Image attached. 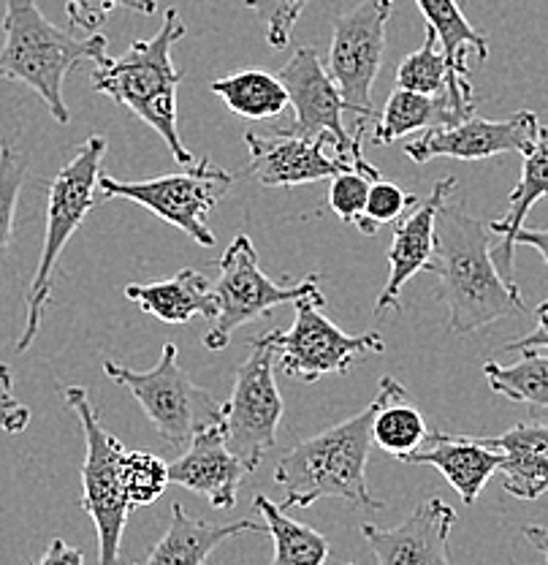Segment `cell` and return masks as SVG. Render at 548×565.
I'll list each match as a JSON object with an SVG mask.
<instances>
[{
  "label": "cell",
  "instance_id": "6da1fadb",
  "mask_svg": "<svg viewBox=\"0 0 548 565\" xmlns=\"http://www.w3.org/2000/svg\"><path fill=\"white\" fill-rule=\"evenodd\" d=\"M492 228L468 215L462 204H443L434 228V253L427 273L440 280L438 297L448 310V332L470 334L503 318L527 313L522 291L499 273Z\"/></svg>",
  "mask_w": 548,
  "mask_h": 565
},
{
  "label": "cell",
  "instance_id": "7a4b0ae2",
  "mask_svg": "<svg viewBox=\"0 0 548 565\" xmlns=\"http://www.w3.org/2000/svg\"><path fill=\"white\" fill-rule=\"evenodd\" d=\"M373 403L351 419L334 424L312 438L299 440L293 449L280 457L275 468V481L286 490L282 509H310L315 500H345L353 509L380 511L367 487V462L373 451Z\"/></svg>",
  "mask_w": 548,
  "mask_h": 565
},
{
  "label": "cell",
  "instance_id": "3957f363",
  "mask_svg": "<svg viewBox=\"0 0 548 565\" xmlns=\"http://www.w3.org/2000/svg\"><path fill=\"white\" fill-rule=\"evenodd\" d=\"M185 33L187 28L180 11L166 9L161 31L152 39L133 41L126 55L104 57L101 63H96L93 87L115 104L131 109L166 141L176 163L191 167L193 156L182 145L176 128V87L182 82V71H176L172 63L174 44L185 39Z\"/></svg>",
  "mask_w": 548,
  "mask_h": 565
},
{
  "label": "cell",
  "instance_id": "277c9868",
  "mask_svg": "<svg viewBox=\"0 0 548 565\" xmlns=\"http://www.w3.org/2000/svg\"><path fill=\"white\" fill-rule=\"evenodd\" d=\"M3 46H0V79L22 82L61 126H68L71 111L63 98V82L79 63H101L106 39L90 33L87 39L61 31L44 17L35 0H3Z\"/></svg>",
  "mask_w": 548,
  "mask_h": 565
},
{
  "label": "cell",
  "instance_id": "5b68a950",
  "mask_svg": "<svg viewBox=\"0 0 548 565\" xmlns=\"http://www.w3.org/2000/svg\"><path fill=\"white\" fill-rule=\"evenodd\" d=\"M106 152V139L93 134L79 145L76 156L71 158L66 167L55 174L50 185V199H46V228H44V245H41L39 267L28 288V318L25 329H22L20 340H17V351L25 353L39 334L41 321H44L46 305L52 297V278H55V267L61 262L63 250H66L68 239L74 237L76 228L87 217V212L101 202L98 196V180H101V163Z\"/></svg>",
  "mask_w": 548,
  "mask_h": 565
},
{
  "label": "cell",
  "instance_id": "8992f818",
  "mask_svg": "<svg viewBox=\"0 0 548 565\" xmlns=\"http://www.w3.org/2000/svg\"><path fill=\"white\" fill-rule=\"evenodd\" d=\"M104 373L133 394L155 433L169 446H185L212 424H223V403L187 375L176 345L166 343L152 370H131L104 359Z\"/></svg>",
  "mask_w": 548,
  "mask_h": 565
},
{
  "label": "cell",
  "instance_id": "52a82bcc",
  "mask_svg": "<svg viewBox=\"0 0 548 565\" xmlns=\"http://www.w3.org/2000/svg\"><path fill=\"white\" fill-rule=\"evenodd\" d=\"M63 399L76 414L85 433L82 465V511H87L98 535V565H120V544L126 533L131 500L122 490L117 455L122 444L104 427L85 386H66Z\"/></svg>",
  "mask_w": 548,
  "mask_h": 565
},
{
  "label": "cell",
  "instance_id": "ba28073f",
  "mask_svg": "<svg viewBox=\"0 0 548 565\" xmlns=\"http://www.w3.org/2000/svg\"><path fill=\"white\" fill-rule=\"evenodd\" d=\"M212 288H215L217 316L212 318L209 332L202 340L204 349L209 351H223L239 327L267 318L280 305L299 302V299L326 302L321 291V275H308L293 286H280V282L269 280L261 273L256 247L245 234L232 239V245L221 256V275Z\"/></svg>",
  "mask_w": 548,
  "mask_h": 565
},
{
  "label": "cell",
  "instance_id": "9c48e42d",
  "mask_svg": "<svg viewBox=\"0 0 548 565\" xmlns=\"http://www.w3.org/2000/svg\"><path fill=\"white\" fill-rule=\"evenodd\" d=\"M234 180L237 177L232 172L217 167L209 158H202L198 163H191L182 174H163L137 182H122L101 172L98 196H101V202H109V199L137 202L161 221L185 232L198 245L212 247L215 245V234L206 226L204 217L206 212L215 210L228 196Z\"/></svg>",
  "mask_w": 548,
  "mask_h": 565
},
{
  "label": "cell",
  "instance_id": "30bf717a",
  "mask_svg": "<svg viewBox=\"0 0 548 565\" xmlns=\"http://www.w3.org/2000/svg\"><path fill=\"white\" fill-rule=\"evenodd\" d=\"M321 299H299L293 302L297 318L291 329H269L258 338L275 351L282 373L304 384H315L323 375L351 373L362 356L386 351V340L380 334H345L332 318L321 313Z\"/></svg>",
  "mask_w": 548,
  "mask_h": 565
},
{
  "label": "cell",
  "instance_id": "8fae6325",
  "mask_svg": "<svg viewBox=\"0 0 548 565\" xmlns=\"http://www.w3.org/2000/svg\"><path fill=\"white\" fill-rule=\"evenodd\" d=\"M277 76L288 90V106H293V120L272 128L275 134H297V137L312 139L323 137L332 141L340 158L362 169L373 167L362 156L364 131H369L367 120H356L353 131H345L343 111H347V104L337 82L321 63L315 46H299Z\"/></svg>",
  "mask_w": 548,
  "mask_h": 565
},
{
  "label": "cell",
  "instance_id": "7c38bea8",
  "mask_svg": "<svg viewBox=\"0 0 548 565\" xmlns=\"http://www.w3.org/2000/svg\"><path fill=\"white\" fill-rule=\"evenodd\" d=\"M394 0H362L334 20L329 74L356 120H375L373 87L386 55V28Z\"/></svg>",
  "mask_w": 548,
  "mask_h": 565
},
{
  "label": "cell",
  "instance_id": "4fadbf2b",
  "mask_svg": "<svg viewBox=\"0 0 548 565\" xmlns=\"http://www.w3.org/2000/svg\"><path fill=\"white\" fill-rule=\"evenodd\" d=\"M250 345L234 375L232 399L223 405V435L228 449L256 470L275 446L286 405L275 381V351L258 338Z\"/></svg>",
  "mask_w": 548,
  "mask_h": 565
},
{
  "label": "cell",
  "instance_id": "5bb4252c",
  "mask_svg": "<svg viewBox=\"0 0 548 565\" xmlns=\"http://www.w3.org/2000/svg\"><path fill=\"white\" fill-rule=\"evenodd\" d=\"M540 131L535 111L522 109L505 120H483L468 117L456 126L429 128L421 137L405 145V156L416 163H429L434 158H456V161H483L503 152H529Z\"/></svg>",
  "mask_w": 548,
  "mask_h": 565
},
{
  "label": "cell",
  "instance_id": "9a60e30c",
  "mask_svg": "<svg viewBox=\"0 0 548 565\" xmlns=\"http://www.w3.org/2000/svg\"><path fill=\"white\" fill-rule=\"evenodd\" d=\"M245 145L250 150V174L267 188H297L310 182L332 180L343 172H367L377 177V169H362L345 161L334 152L332 141L318 137H297V134H245Z\"/></svg>",
  "mask_w": 548,
  "mask_h": 565
},
{
  "label": "cell",
  "instance_id": "2e32d148",
  "mask_svg": "<svg viewBox=\"0 0 548 565\" xmlns=\"http://www.w3.org/2000/svg\"><path fill=\"white\" fill-rule=\"evenodd\" d=\"M453 522L456 511L445 500L427 498L397 527L362 525V535L377 565H453L448 550Z\"/></svg>",
  "mask_w": 548,
  "mask_h": 565
},
{
  "label": "cell",
  "instance_id": "e0dca14e",
  "mask_svg": "<svg viewBox=\"0 0 548 565\" xmlns=\"http://www.w3.org/2000/svg\"><path fill=\"white\" fill-rule=\"evenodd\" d=\"M456 188L453 177L434 182L432 193L427 199L412 207L402 221L394 228V243L388 250V264H391V273H388V282L383 286L380 297L375 302V316L399 310V297H402V288L412 275L423 273L427 264L432 262L434 253V228H438V215L440 207L448 202L451 191Z\"/></svg>",
  "mask_w": 548,
  "mask_h": 565
},
{
  "label": "cell",
  "instance_id": "ac0fdd59",
  "mask_svg": "<svg viewBox=\"0 0 548 565\" xmlns=\"http://www.w3.org/2000/svg\"><path fill=\"white\" fill-rule=\"evenodd\" d=\"M247 462L226 446L223 424H212L191 440V449L169 465V481L182 490L204 494L215 509H232L245 476Z\"/></svg>",
  "mask_w": 548,
  "mask_h": 565
},
{
  "label": "cell",
  "instance_id": "d6986e66",
  "mask_svg": "<svg viewBox=\"0 0 548 565\" xmlns=\"http://www.w3.org/2000/svg\"><path fill=\"white\" fill-rule=\"evenodd\" d=\"M402 462L438 468L448 484L459 492V498L468 505H473L481 498L488 479L503 465V455L492 449L483 438L429 433L427 440L410 457H405Z\"/></svg>",
  "mask_w": 548,
  "mask_h": 565
},
{
  "label": "cell",
  "instance_id": "ffe728a7",
  "mask_svg": "<svg viewBox=\"0 0 548 565\" xmlns=\"http://www.w3.org/2000/svg\"><path fill=\"white\" fill-rule=\"evenodd\" d=\"M416 6L423 14V20H427L429 31L438 33L440 50L445 52L448 96L462 106V109L475 111L468 55L470 50H473L475 55H479V61H486L488 57L486 35L470 25V20L462 14L456 0H416Z\"/></svg>",
  "mask_w": 548,
  "mask_h": 565
},
{
  "label": "cell",
  "instance_id": "44dd1931",
  "mask_svg": "<svg viewBox=\"0 0 548 565\" xmlns=\"http://www.w3.org/2000/svg\"><path fill=\"white\" fill-rule=\"evenodd\" d=\"M503 455V487L518 500H538L548 492V424L524 422L508 433L483 438Z\"/></svg>",
  "mask_w": 548,
  "mask_h": 565
},
{
  "label": "cell",
  "instance_id": "7402d4cb",
  "mask_svg": "<svg viewBox=\"0 0 548 565\" xmlns=\"http://www.w3.org/2000/svg\"><path fill=\"white\" fill-rule=\"evenodd\" d=\"M245 533H267V525L256 520H237L226 525L196 520L180 503L172 505V522L166 535L152 546L150 555L137 565H204L212 552L226 539H237Z\"/></svg>",
  "mask_w": 548,
  "mask_h": 565
},
{
  "label": "cell",
  "instance_id": "603a6c76",
  "mask_svg": "<svg viewBox=\"0 0 548 565\" xmlns=\"http://www.w3.org/2000/svg\"><path fill=\"white\" fill-rule=\"evenodd\" d=\"M122 294L144 313L155 316L163 323H172V327L187 323L196 316L209 318V321L217 316L215 288L196 269H182L169 280L131 282Z\"/></svg>",
  "mask_w": 548,
  "mask_h": 565
},
{
  "label": "cell",
  "instance_id": "cb8c5ba5",
  "mask_svg": "<svg viewBox=\"0 0 548 565\" xmlns=\"http://www.w3.org/2000/svg\"><path fill=\"white\" fill-rule=\"evenodd\" d=\"M473 109H462L448 93L443 96H423V93L397 90L388 96L383 111H377L373 126L375 145H394L397 139L412 131H429L440 126H456V122L473 117Z\"/></svg>",
  "mask_w": 548,
  "mask_h": 565
},
{
  "label": "cell",
  "instance_id": "d4e9b609",
  "mask_svg": "<svg viewBox=\"0 0 548 565\" xmlns=\"http://www.w3.org/2000/svg\"><path fill=\"white\" fill-rule=\"evenodd\" d=\"M548 196V128L540 126L538 139L529 147V152H524V167L522 177H518L516 188L511 191L508 210L503 217L488 223L492 234H499L503 243L497 247L499 264H503V275L511 282L514 278V247H516V234L524 226V217L529 215V210Z\"/></svg>",
  "mask_w": 548,
  "mask_h": 565
},
{
  "label": "cell",
  "instance_id": "484cf974",
  "mask_svg": "<svg viewBox=\"0 0 548 565\" xmlns=\"http://www.w3.org/2000/svg\"><path fill=\"white\" fill-rule=\"evenodd\" d=\"M373 440L386 455L402 462L418 446L427 440L429 429L423 414L412 403L408 388L391 375L377 381V394L373 399Z\"/></svg>",
  "mask_w": 548,
  "mask_h": 565
},
{
  "label": "cell",
  "instance_id": "4316f807",
  "mask_svg": "<svg viewBox=\"0 0 548 565\" xmlns=\"http://www.w3.org/2000/svg\"><path fill=\"white\" fill-rule=\"evenodd\" d=\"M256 509L261 511L267 533L275 541L272 565H326L329 561V539L318 530L302 522L291 520L280 503L269 500L267 494H258Z\"/></svg>",
  "mask_w": 548,
  "mask_h": 565
},
{
  "label": "cell",
  "instance_id": "83f0119b",
  "mask_svg": "<svg viewBox=\"0 0 548 565\" xmlns=\"http://www.w3.org/2000/svg\"><path fill=\"white\" fill-rule=\"evenodd\" d=\"M215 96L226 102L234 115L247 120H269L286 111L288 90L280 76L267 71H239V74L223 76L209 85Z\"/></svg>",
  "mask_w": 548,
  "mask_h": 565
},
{
  "label": "cell",
  "instance_id": "f1b7e54d",
  "mask_svg": "<svg viewBox=\"0 0 548 565\" xmlns=\"http://www.w3.org/2000/svg\"><path fill=\"white\" fill-rule=\"evenodd\" d=\"M522 359L516 364L486 362L483 375L494 394L524 403L529 408H548V353H538V349L518 351Z\"/></svg>",
  "mask_w": 548,
  "mask_h": 565
},
{
  "label": "cell",
  "instance_id": "f546056e",
  "mask_svg": "<svg viewBox=\"0 0 548 565\" xmlns=\"http://www.w3.org/2000/svg\"><path fill=\"white\" fill-rule=\"evenodd\" d=\"M117 468H120L122 490H126L133 509L161 500V494L172 484L169 481V465L152 451L126 449L122 446L120 455H117Z\"/></svg>",
  "mask_w": 548,
  "mask_h": 565
},
{
  "label": "cell",
  "instance_id": "4dcf8cb0",
  "mask_svg": "<svg viewBox=\"0 0 548 565\" xmlns=\"http://www.w3.org/2000/svg\"><path fill=\"white\" fill-rule=\"evenodd\" d=\"M397 87L423 93V96H443V93H448V61L445 52L440 50L438 33L427 28V39H423L421 50L402 57L397 68Z\"/></svg>",
  "mask_w": 548,
  "mask_h": 565
},
{
  "label": "cell",
  "instance_id": "1f68e13d",
  "mask_svg": "<svg viewBox=\"0 0 548 565\" xmlns=\"http://www.w3.org/2000/svg\"><path fill=\"white\" fill-rule=\"evenodd\" d=\"M28 177V158L9 141H0V264L6 262L14 237L17 202Z\"/></svg>",
  "mask_w": 548,
  "mask_h": 565
},
{
  "label": "cell",
  "instance_id": "d6a6232c",
  "mask_svg": "<svg viewBox=\"0 0 548 565\" xmlns=\"http://www.w3.org/2000/svg\"><path fill=\"white\" fill-rule=\"evenodd\" d=\"M418 202H421V199L412 196V193H405L402 188H397L394 182L375 180L373 188H369L364 215L356 221L358 232L367 234V237H373V234L377 232V226L399 221V217L408 215V212L416 207Z\"/></svg>",
  "mask_w": 548,
  "mask_h": 565
},
{
  "label": "cell",
  "instance_id": "836d02e7",
  "mask_svg": "<svg viewBox=\"0 0 548 565\" xmlns=\"http://www.w3.org/2000/svg\"><path fill=\"white\" fill-rule=\"evenodd\" d=\"M245 6L264 25L267 44L272 50H286L291 44L293 25L302 17L308 0H245Z\"/></svg>",
  "mask_w": 548,
  "mask_h": 565
},
{
  "label": "cell",
  "instance_id": "e575fe53",
  "mask_svg": "<svg viewBox=\"0 0 548 565\" xmlns=\"http://www.w3.org/2000/svg\"><path fill=\"white\" fill-rule=\"evenodd\" d=\"M128 9L139 14H155V0H66V14L74 31L82 33H101L111 11Z\"/></svg>",
  "mask_w": 548,
  "mask_h": 565
},
{
  "label": "cell",
  "instance_id": "d590c367",
  "mask_svg": "<svg viewBox=\"0 0 548 565\" xmlns=\"http://www.w3.org/2000/svg\"><path fill=\"white\" fill-rule=\"evenodd\" d=\"M380 177L367 174V172H343L332 177V185H329V207L334 215L345 223H356L364 215L367 207V196L373 182Z\"/></svg>",
  "mask_w": 548,
  "mask_h": 565
},
{
  "label": "cell",
  "instance_id": "8d00e7d4",
  "mask_svg": "<svg viewBox=\"0 0 548 565\" xmlns=\"http://www.w3.org/2000/svg\"><path fill=\"white\" fill-rule=\"evenodd\" d=\"M28 424H31V411L17 399L9 364H0V429L9 435H20L25 433Z\"/></svg>",
  "mask_w": 548,
  "mask_h": 565
},
{
  "label": "cell",
  "instance_id": "74e56055",
  "mask_svg": "<svg viewBox=\"0 0 548 565\" xmlns=\"http://www.w3.org/2000/svg\"><path fill=\"white\" fill-rule=\"evenodd\" d=\"M527 349H548V297L535 308V329L524 338L505 343L503 351H527Z\"/></svg>",
  "mask_w": 548,
  "mask_h": 565
},
{
  "label": "cell",
  "instance_id": "f35d334b",
  "mask_svg": "<svg viewBox=\"0 0 548 565\" xmlns=\"http://www.w3.org/2000/svg\"><path fill=\"white\" fill-rule=\"evenodd\" d=\"M31 565H85V552L66 544L63 539H55L50 544V550L44 552V557Z\"/></svg>",
  "mask_w": 548,
  "mask_h": 565
},
{
  "label": "cell",
  "instance_id": "ab89813d",
  "mask_svg": "<svg viewBox=\"0 0 548 565\" xmlns=\"http://www.w3.org/2000/svg\"><path fill=\"white\" fill-rule=\"evenodd\" d=\"M516 245H527V247H535V250L544 256V262L548 264V228H518Z\"/></svg>",
  "mask_w": 548,
  "mask_h": 565
},
{
  "label": "cell",
  "instance_id": "60d3db41",
  "mask_svg": "<svg viewBox=\"0 0 548 565\" xmlns=\"http://www.w3.org/2000/svg\"><path fill=\"white\" fill-rule=\"evenodd\" d=\"M524 533V539L529 541V544L535 546V550L540 552V555H544V561L548 563V527H544V525H527L522 530Z\"/></svg>",
  "mask_w": 548,
  "mask_h": 565
},
{
  "label": "cell",
  "instance_id": "b9f144b4",
  "mask_svg": "<svg viewBox=\"0 0 548 565\" xmlns=\"http://www.w3.org/2000/svg\"><path fill=\"white\" fill-rule=\"evenodd\" d=\"M347 565H353V563H347Z\"/></svg>",
  "mask_w": 548,
  "mask_h": 565
}]
</instances>
